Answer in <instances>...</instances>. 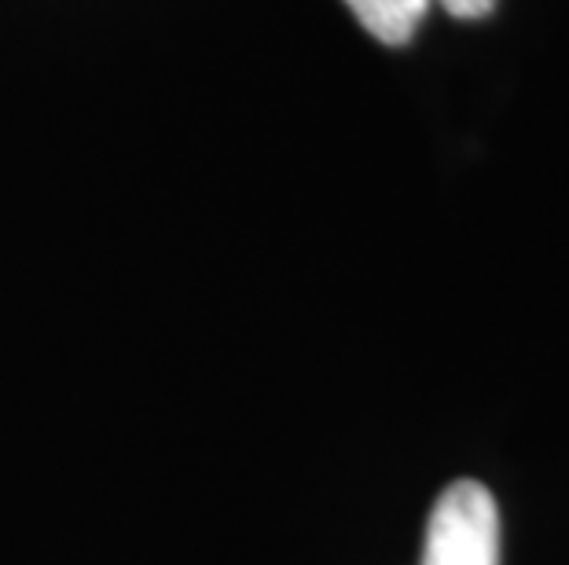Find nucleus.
I'll list each match as a JSON object with an SVG mask.
<instances>
[{"label": "nucleus", "instance_id": "nucleus-1", "mask_svg": "<svg viewBox=\"0 0 569 565\" xmlns=\"http://www.w3.org/2000/svg\"><path fill=\"white\" fill-rule=\"evenodd\" d=\"M422 565H500V511L481 481H456L433 503Z\"/></svg>", "mask_w": 569, "mask_h": 565}, {"label": "nucleus", "instance_id": "nucleus-2", "mask_svg": "<svg viewBox=\"0 0 569 565\" xmlns=\"http://www.w3.org/2000/svg\"><path fill=\"white\" fill-rule=\"evenodd\" d=\"M346 4L375 41L397 48L416 38L430 0H346Z\"/></svg>", "mask_w": 569, "mask_h": 565}, {"label": "nucleus", "instance_id": "nucleus-3", "mask_svg": "<svg viewBox=\"0 0 569 565\" xmlns=\"http://www.w3.org/2000/svg\"><path fill=\"white\" fill-rule=\"evenodd\" d=\"M441 4L452 19H486L492 16L496 0H441Z\"/></svg>", "mask_w": 569, "mask_h": 565}]
</instances>
